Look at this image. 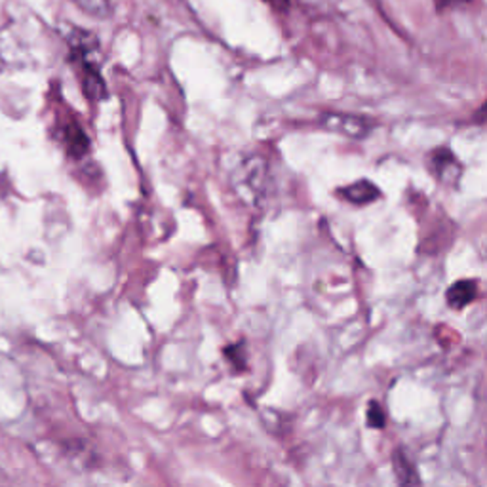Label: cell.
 I'll return each mask as SVG.
<instances>
[{"label": "cell", "instance_id": "1", "mask_svg": "<svg viewBox=\"0 0 487 487\" xmlns=\"http://www.w3.org/2000/svg\"><path fill=\"white\" fill-rule=\"evenodd\" d=\"M322 126L326 130L336 131V134L352 138V140H364L371 134L375 122L364 117L347 115V113H327L322 117Z\"/></svg>", "mask_w": 487, "mask_h": 487}, {"label": "cell", "instance_id": "2", "mask_svg": "<svg viewBox=\"0 0 487 487\" xmlns=\"http://www.w3.org/2000/svg\"><path fill=\"white\" fill-rule=\"evenodd\" d=\"M478 295V284L474 280H459L448 290V305L451 308H464Z\"/></svg>", "mask_w": 487, "mask_h": 487}, {"label": "cell", "instance_id": "3", "mask_svg": "<svg viewBox=\"0 0 487 487\" xmlns=\"http://www.w3.org/2000/svg\"><path fill=\"white\" fill-rule=\"evenodd\" d=\"M341 194L352 204H369V202L378 201L381 192L371 181L362 180V181H357V183H352L350 187L343 189Z\"/></svg>", "mask_w": 487, "mask_h": 487}, {"label": "cell", "instance_id": "4", "mask_svg": "<svg viewBox=\"0 0 487 487\" xmlns=\"http://www.w3.org/2000/svg\"><path fill=\"white\" fill-rule=\"evenodd\" d=\"M432 166L438 171L440 180H444V181L455 180L459 173V162L455 161L450 149H438L432 157Z\"/></svg>", "mask_w": 487, "mask_h": 487}, {"label": "cell", "instance_id": "5", "mask_svg": "<svg viewBox=\"0 0 487 487\" xmlns=\"http://www.w3.org/2000/svg\"><path fill=\"white\" fill-rule=\"evenodd\" d=\"M394 472H396V478L398 482H400L402 485H411V483H419V476L413 469V464L409 462V459L402 453V451H396L394 453Z\"/></svg>", "mask_w": 487, "mask_h": 487}, {"label": "cell", "instance_id": "6", "mask_svg": "<svg viewBox=\"0 0 487 487\" xmlns=\"http://www.w3.org/2000/svg\"><path fill=\"white\" fill-rule=\"evenodd\" d=\"M75 3L84 10L86 14H90L94 17H107L113 14V0H75Z\"/></svg>", "mask_w": 487, "mask_h": 487}, {"label": "cell", "instance_id": "7", "mask_svg": "<svg viewBox=\"0 0 487 487\" xmlns=\"http://www.w3.org/2000/svg\"><path fill=\"white\" fill-rule=\"evenodd\" d=\"M67 145H69V150L75 154V157H80V154H84L88 149L86 134L75 124H71L67 128Z\"/></svg>", "mask_w": 487, "mask_h": 487}, {"label": "cell", "instance_id": "8", "mask_svg": "<svg viewBox=\"0 0 487 487\" xmlns=\"http://www.w3.org/2000/svg\"><path fill=\"white\" fill-rule=\"evenodd\" d=\"M368 423L371 429H383L385 427V411L381 406L371 402L368 411Z\"/></svg>", "mask_w": 487, "mask_h": 487}, {"label": "cell", "instance_id": "9", "mask_svg": "<svg viewBox=\"0 0 487 487\" xmlns=\"http://www.w3.org/2000/svg\"><path fill=\"white\" fill-rule=\"evenodd\" d=\"M264 3L271 5L276 10H285L287 6H290V0H264Z\"/></svg>", "mask_w": 487, "mask_h": 487}, {"label": "cell", "instance_id": "10", "mask_svg": "<svg viewBox=\"0 0 487 487\" xmlns=\"http://www.w3.org/2000/svg\"><path fill=\"white\" fill-rule=\"evenodd\" d=\"M455 3H469V0H436V6H438V10H446Z\"/></svg>", "mask_w": 487, "mask_h": 487}]
</instances>
